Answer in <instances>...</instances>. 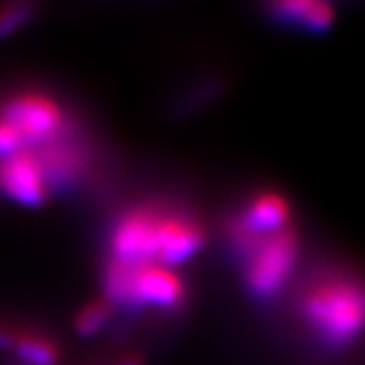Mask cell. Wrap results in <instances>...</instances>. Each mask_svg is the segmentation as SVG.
<instances>
[{"label":"cell","instance_id":"9c48e42d","mask_svg":"<svg viewBox=\"0 0 365 365\" xmlns=\"http://www.w3.org/2000/svg\"><path fill=\"white\" fill-rule=\"evenodd\" d=\"M14 353L25 365H55L57 347L55 343L41 335H19L14 343Z\"/></svg>","mask_w":365,"mask_h":365},{"label":"cell","instance_id":"30bf717a","mask_svg":"<svg viewBox=\"0 0 365 365\" xmlns=\"http://www.w3.org/2000/svg\"><path fill=\"white\" fill-rule=\"evenodd\" d=\"M114 313V307L106 299L93 300L88 307H83L76 317V331L79 337H93L98 335L110 321V317Z\"/></svg>","mask_w":365,"mask_h":365},{"label":"cell","instance_id":"7a4b0ae2","mask_svg":"<svg viewBox=\"0 0 365 365\" xmlns=\"http://www.w3.org/2000/svg\"><path fill=\"white\" fill-rule=\"evenodd\" d=\"M299 309L314 339L329 349H345L365 335V280L349 272L317 276Z\"/></svg>","mask_w":365,"mask_h":365},{"label":"cell","instance_id":"3957f363","mask_svg":"<svg viewBox=\"0 0 365 365\" xmlns=\"http://www.w3.org/2000/svg\"><path fill=\"white\" fill-rule=\"evenodd\" d=\"M230 244L242 264L246 290L254 299L272 300L280 294L297 268L300 240L290 225L274 234H246L227 225Z\"/></svg>","mask_w":365,"mask_h":365},{"label":"cell","instance_id":"6da1fadb","mask_svg":"<svg viewBox=\"0 0 365 365\" xmlns=\"http://www.w3.org/2000/svg\"><path fill=\"white\" fill-rule=\"evenodd\" d=\"M205 246V230L187 211L136 207L122 213L110 234V258L124 266L173 268Z\"/></svg>","mask_w":365,"mask_h":365},{"label":"cell","instance_id":"8992f818","mask_svg":"<svg viewBox=\"0 0 365 365\" xmlns=\"http://www.w3.org/2000/svg\"><path fill=\"white\" fill-rule=\"evenodd\" d=\"M0 195L21 207L37 209L45 205L49 185L39 157L33 150L0 158Z\"/></svg>","mask_w":365,"mask_h":365},{"label":"cell","instance_id":"8fae6325","mask_svg":"<svg viewBox=\"0 0 365 365\" xmlns=\"http://www.w3.org/2000/svg\"><path fill=\"white\" fill-rule=\"evenodd\" d=\"M39 13V6L33 2H13L0 9V39H6L21 29H25Z\"/></svg>","mask_w":365,"mask_h":365},{"label":"cell","instance_id":"52a82bcc","mask_svg":"<svg viewBox=\"0 0 365 365\" xmlns=\"http://www.w3.org/2000/svg\"><path fill=\"white\" fill-rule=\"evenodd\" d=\"M235 230L246 234L262 235L290 227V205L284 197L274 191H264L250 199L246 207L230 222Z\"/></svg>","mask_w":365,"mask_h":365},{"label":"cell","instance_id":"ba28073f","mask_svg":"<svg viewBox=\"0 0 365 365\" xmlns=\"http://www.w3.org/2000/svg\"><path fill=\"white\" fill-rule=\"evenodd\" d=\"M268 14L282 25L297 26L302 31H325L333 23V6L327 2H311V0H284L274 2L268 9Z\"/></svg>","mask_w":365,"mask_h":365},{"label":"cell","instance_id":"7c38bea8","mask_svg":"<svg viewBox=\"0 0 365 365\" xmlns=\"http://www.w3.org/2000/svg\"><path fill=\"white\" fill-rule=\"evenodd\" d=\"M19 339V335L14 333L13 329L0 325V351H6V349H14V343Z\"/></svg>","mask_w":365,"mask_h":365},{"label":"cell","instance_id":"4fadbf2b","mask_svg":"<svg viewBox=\"0 0 365 365\" xmlns=\"http://www.w3.org/2000/svg\"><path fill=\"white\" fill-rule=\"evenodd\" d=\"M116 365H143V359L138 355H128V357L120 359Z\"/></svg>","mask_w":365,"mask_h":365},{"label":"cell","instance_id":"277c9868","mask_svg":"<svg viewBox=\"0 0 365 365\" xmlns=\"http://www.w3.org/2000/svg\"><path fill=\"white\" fill-rule=\"evenodd\" d=\"M106 300L114 309L173 311L185 304L187 287L173 268L124 266L108 260L104 272Z\"/></svg>","mask_w":365,"mask_h":365},{"label":"cell","instance_id":"5b68a950","mask_svg":"<svg viewBox=\"0 0 365 365\" xmlns=\"http://www.w3.org/2000/svg\"><path fill=\"white\" fill-rule=\"evenodd\" d=\"M0 120L11 126L23 150L43 148L66 132V118L57 102L33 91L11 98L0 112Z\"/></svg>","mask_w":365,"mask_h":365}]
</instances>
